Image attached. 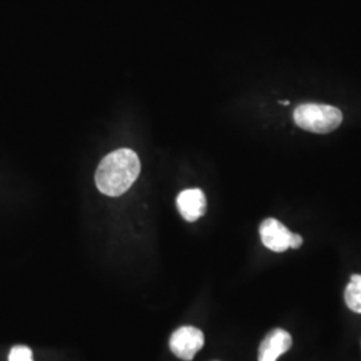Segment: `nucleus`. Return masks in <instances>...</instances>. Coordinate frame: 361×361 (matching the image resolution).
Instances as JSON below:
<instances>
[{
	"label": "nucleus",
	"mask_w": 361,
	"mask_h": 361,
	"mask_svg": "<svg viewBox=\"0 0 361 361\" xmlns=\"http://www.w3.org/2000/svg\"><path fill=\"white\" fill-rule=\"evenodd\" d=\"M345 304L355 313H361V274H353L344 293Z\"/></svg>",
	"instance_id": "nucleus-7"
},
{
	"label": "nucleus",
	"mask_w": 361,
	"mask_h": 361,
	"mask_svg": "<svg viewBox=\"0 0 361 361\" xmlns=\"http://www.w3.org/2000/svg\"><path fill=\"white\" fill-rule=\"evenodd\" d=\"M292 347V336L281 328L271 329L258 349V361H277Z\"/></svg>",
	"instance_id": "nucleus-5"
},
{
	"label": "nucleus",
	"mask_w": 361,
	"mask_h": 361,
	"mask_svg": "<svg viewBox=\"0 0 361 361\" xmlns=\"http://www.w3.org/2000/svg\"><path fill=\"white\" fill-rule=\"evenodd\" d=\"M140 173L138 155L130 149H119L102 159L95 174V183L101 193L119 197L129 190Z\"/></svg>",
	"instance_id": "nucleus-1"
},
{
	"label": "nucleus",
	"mask_w": 361,
	"mask_h": 361,
	"mask_svg": "<svg viewBox=\"0 0 361 361\" xmlns=\"http://www.w3.org/2000/svg\"><path fill=\"white\" fill-rule=\"evenodd\" d=\"M295 122L301 129L316 134H328L343 122V113L328 104H305L295 110Z\"/></svg>",
	"instance_id": "nucleus-2"
},
{
	"label": "nucleus",
	"mask_w": 361,
	"mask_h": 361,
	"mask_svg": "<svg viewBox=\"0 0 361 361\" xmlns=\"http://www.w3.org/2000/svg\"><path fill=\"white\" fill-rule=\"evenodd\" d=\"M259 235L262 244L271 249V252L283 253L290 247L292 232L279 219H264L259 226Z\"/></svg>",
	"instance_id": "nucleus-4"
},
{
	"label": "nucleus",
	"mask_w": 361,
	"mask_h": 361,
	"mask_svg": "<svg viewBox=\"0 0 361 361\" xmlns=\"http://www.w3.org/2000/svg\"><path fill=\"white\" fill-rule=\"evenodd\" d=\"M204 334L194 326L178 328L169 341L171 352L180 360H193L194 356L204 347Z\"/></svg>",
	"instance_id": "nucleus-3"
},
{
	"label": "nucleus",
	"mask_w": 361,
	"mask_h": 361,
	"mask_svg": "<svg viewBox=\"0 0 361 361\" xmlns=\"http://www.w3.org/2000/svg\"><path fill=\"white\" fill-rule=\"evenodd\" d=\"M302 245V237L296 233H292V238H290V247L292 249H298Z\"/></svg>",
	"instance_id": "nucleus-9"
},
{
	"label": "nucleus",
	"mask_w": 361,
	"mask_h": 361,
	"mask_svg": "<svg viewBox=\"0 0 361 361\" xmlns=\"http://www.w3.org/2000/svg\"><path fill=\"white\" fill-rule=\"evenodd\" d=\"M8 361H34L32 350L25 345H16L11 349Z\"/></svg>",
	"instance_id": "nucleus-8"
},
{
	"label": "nucleus",
	"mask_w": 361,
	"mask_h": 361,
	"mask_svg": "<svg viewBox=\"0 0 361 361\" xmlns=\"http://www.w3.org/2000/svg\"><path fill=\"white\" fill-rule=\"evenodd\" d=\"M280 104H286V106H288V104H289V102H288V101H281V102H280Z\"/></svg>",
	"instance_id": "nucleus-10"
},
{
	"label": "nucleus",
	"mask_w": 361,
	"mask_h": 361,
	"mask_svg": "<svg viewBox=\"0 0 361 361\" xmlns=\"http://www.w3.org/2000/svg\"><path fill=\"white\" fill-rule=\"evenodd\" d=\"M180 216L188 222L201 219L207 212V197L201 189H186L177 197Z\"/></svg>",
	"instance_id": "nucleus-6"
}]
</instances>
